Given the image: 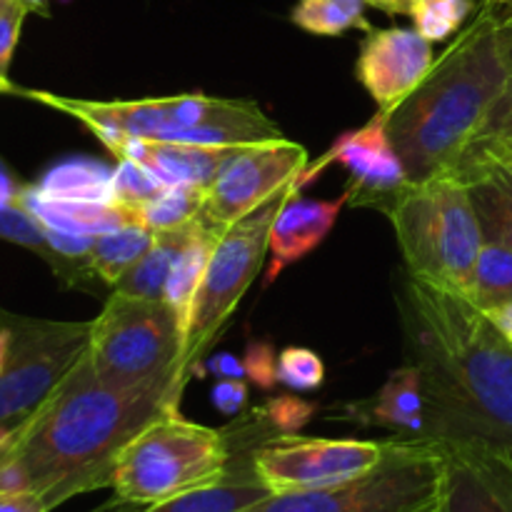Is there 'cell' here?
Wrapping results in <instances>:
<instances>
[{
	"instance_id": "6da1fadb",
	"label": "cell",
	"mask_w": 512,
	"mask_h": 512,
	"mask_svg": "<svg viewBox=\"0 0 512 512\" xmlns=\"http://www.w3.org/2000/svg\"><path fill=\"white\" fill-rule=\"evenodd\" d=\"M408 363L425 395L423 438L512 455V343L468 295L408 278L398 295Z\"/></svg>"
},
{
	"instance_id": "7a4b0ae2",
	"label": "cell",
	"mask_w": 512,
	"mask_h": 512,
	"mask_svg": "<svg viewBox=\"0 0 512 512\" xmlns=\"http://www.w3.org/2000/svg\"><path fill=\"white\" fill-rule=\"evenodd\" d=\"M183 385L185 375L170 373L138 388H113L80 358L18 438L10 463L23 488L43 495L50 510L108 488L125 445L165 410L178 408Z\"/></svg>"
},
{
	"instance_id": "3957f363",
	"label": "cell",
	"mask_w": 512,
	"mask_h": 512,
	"mask_svg": "<svg viewBox=\"0 0 512 512\" xmlns=\"http://www.w3.org/2000/svg\"><path fill=\"white\" fill-rule=\"evenodd\" d=\"M505 80L500 15L480 3L423 83L385 115L390 143L413 183L455 168L478 143Z\"/></svg>"
},
{
	"instance_id": "277c9868",
	"label": "cell",
	"mask_w": 512,
	"mask_h": 512,
	"mask_svg": "<svg viewBox=\"0 0 512 512\" xmlns=\"http://www.w3.org/2000/svg\"><path fill=\"white\" fill-rule=\"evenodd\" d=\"M383 213L393 223L408 275L470 298L485 235L458 170L410 180Z\"/></svg>"
},
{
	"instance_id": "5b68a950",
	"label": "cell",
	"mask_w": 512,
	"mask_h": 512,
	"mask_svg": "<svg viewBox=\"0 0 512 512\" xmlns=\"http://www.w3.org/2000/svg\"><path fill=\"white\" fill-rule=\"evenodd\" d=\"M230 458L223 430L190 423L178 408H170L125 445L108 488L118 503L148 508L223 480L230 473Z\"/></svg>"
},
{
	"instance_id": "8992f818",
	"label": "cell",
	"mask_w": 512,
	"mask_h": 512,
	"mask_svg": "<svg viewBox=\"0 0 512 512\" xmlns=\"http://www.w3.org/2000/svg\"><path fill=\"white\" fill-rule=\"evenodd\" d=\"M445 483L440 440L393 438L373 473L308 493L268 495L243 512H438Z\"/></svg>"
},
{
	"instance_id": "52a82bcc",
	"label": "cell",
	"mask_w": 512,
	"mask_h": 512,
	"mask_svg": "<svg viewBox=\"0 0 512 512\" xmlns=\"http://www.w3.org/2000/svg\"><path fill=\"white\" fill-rule=\"evenodd\" d=\"M90 323L83 358L103 383L138 388L170 373L185 375L180 370L183 333L168 300L113 293Z\"/></svg>"
},
{
	"instance_id": "ba28073f",
	"label": "cell",
	"mask_w": 512,
	"mask_h": 512,
	"mask_svg": "<svg viewBox=\"0 0 512 512\" xmlns=\"http://www.w3.org/2000/svg\"><path fill=\"white\" fill-rule=\"evenodd\" d=\"M293 188L275 195L273 200H268L258 210L240 218L238 223L228 225L215 240L198 298H195L188 345H185L183 360H180V370L185 375H188L190 365L198 363L205 350L213 345L215 335L228 323L233 310L243 300L245 290L258 278L265 255L270 250L273 220Z\"/></svg>"
},
{
	"instance_id": "9c48e42d",
	"label": "cell",
	"mask_w": 512,
	"mask_h": 512,
	"mask_svg": "<svg viewBox=\"0 0 512 512\" xmlns=\"http://www.w3.org/2000/svg\"><path fill=\"white\" fill-rule=\"evenodd\" d=\"M390 440L280 433L253 450L250 470L273 495L338 488L373 473L388 455Z\"/></svg>"
},
{
	"instance_id": "30bf717a",
	"label": "cell",
	"mask_w": 512,
	"mask_h": 512,
	"mask_svg": "<svg viewBox=\"0 0 512 512\" xmlns=\"http://www.w3.org/2000/svg\"><path fill=\"white\" fill-rule=\"evenodd\" d=\"M13 345L0 373V423L33 415L83 358L93 323H50L10 315Z\"/></svg>"
},
{
	"instance_id": "8fae6325",
	"label": "cell",
	"mask_w": 512,
	"mask_h": 512,
	"mask_svg": "<svg viewBox=\"0 0 512 512\" xmlns=\"http://www.w3.org/2000/svg\"><path fill=\"white\" fill-rule=\"evenodd\" d=\"M18 95H25V98L38 100V103L73 115L115 158H120L128 138L168 140L175 133L210 123L228 108L225 98H208L203 93L145 100H113V103L68 98V95L25 88H18Z\"/></svg>"
},
{
	"instance_id": "7c38bea8",
	"label": "cell",
	"mask_w": 512,
	"mask_h": 512,
	"mask_svg": "<svg viewBox=\"0 0 512 512\" xmlns=\"http://www.w3.org/2000/svg\"><path fill=\"white\" fill-rule=\"evenodd\" d=\"M308 150L283 138L245 145L203 190V218L225 230L303 178Z\"/></svg>"
},
{
	"instance_id": "4fadbf2b",
	"label": "cell",
	"mask_w": 512,
	"mask_h": 512,
	"mask_svg": "<svg viewBox=\"0 0 512 512\" xmlns=\"http://www.w3.org/2000/svg\"><path fill=\"white\" fill-rule=\"evenodd\" d=\"M433 63V43L415 28L368 30L355 75L385 118L423 83Z\"/></svg>"
},
{
	"instance_id": "5bb4252c",
	"label": "cell",
	"mask_w": 512,
	"mask_h": 512,
	"mask_svg": "<svg viewBox=\"0 0 512 512\" xmlns=\"http://www.w3.org/2000/svg\"><path fill=\"white\" fill-rule=\"evenodd\" d=\"M333 160H338L348 170V200L353 205L385 210V205L410 183L380 113H375V118L363 128L340 135L325 163H333Z\"/></svg>"
},
{
	"instance_id": "9a60e30c",
	"label": "cell",
	"mask_w": 512,
	"mask_h": 512,
	"mask_svg": "<svg viewBox=\"0 0 512 512\" xmlns=\"http://www.w3.org/2000/svg\"><path fill=\"white\" fill-rule=\"evenodd\" d=\"M443 443V440H440ZM438 512H512V455L475 443H443Z\"/></svg>"
},
{
	"instance_id": "2e32d148",
	"label": "cell",
	"mask_w": 512,
	"mask_h": 512,
	"mask_svg": "<svg viewBox=\"0 0 512 512\" xmlns=\"http://www.w3.org/2000/svg\"><path fill=\"white\" fill-rule=\"evenodd\" d=\"M345 203L348 193L340 195L338 200H308L300 198L298 188L290 190L288 200L270 228V268L265 280L273 283L288 265L313 253L328 238Z\"/></svg>"
},
{
	"instance_id": "e0dca14e",
	"label": "cell",
	"mask_w": 512,
	"mask_h": 512,
	"mask_svg": "<svg viewBox=\"0 0 512 512\" xmlns=\"http://www.w3.org/2000/svg\"><path fill=\"white\" fill-rule=\"evenodd\" d=\"M455 170L468 185L485 240L512 250V163L490 150L470 148Z\"/></svg>"
},
{
	"instance_id": "ac0fdd59",
	"label": "cell",
	"mask_w": 512,
	"mask_h": 512,
	"mask_svg": "<svg viewBox=\"0 0 512 512\" xmlns=\"http://www.w3.org/2000/svg\"><path fill=\"white\" fill-rule=\"evenodd\" d=\"M235 153H238V148L170 143V140L153 138H128L120 158L138 160L163 185H195V188L205 190L218 178L223 165Z\"/></svg>"
},
{
	"instance_id": "d6986e66",
	"label": "cell",
	"mask_w": 512,
	"mask_h": 512,
	"mask_svg": "<svg viewBox=\"0 0 512 512\" xmlns=\"http://www.w3.org/2000/svg\"><path fill=\"white\" fill-rule=\"evenodd\" d=\"M345 418L398 430V433H405L403 438H423L425 395L418 368L413 363H405L403 368L393 370L373 398L348 405Z\"/></svg>"
},
{
	"instance_id": "ffe728a7",
	"label": "cell",
	"mask_w": 512,
	"mask_h": 512,
	"mask_svg": "<svg viewBox=\"0 0 512 512\" xmlns=\"http://www.w3.org/2000/svg\"><path fill=\"white\" fill-rule=\"evenodd\" d=\"M18 205H23L45 228L65 230V233L78 235H93V238L140 220L135 210L125 208L120 203H90V200L50 198V195L40 193L35 185H23Z\"/></svg>"
},
{
	"instance_id": "44dd1931",
	"label": "cell",
	"mask_w": 512,
	"mask_h": 512,
	"mask_svg": "<svg viewBox=\"0 0 512 512\" xmlns=\"http://www.w3.org/2000/svg\"><path fill=\"white\" fill-rule=\"evenodd\" d=\"M220 233H223V230L205 223V218L188 225V228L183 230V238H180V248L178 253H175L173 268H170L168 285H165V300H168V305L173 308V313L178 315L180 333H183V353L185 345H188L195 298H198V290L200 283H203L205 268H208L210 253H213V245Z\"/></svg>"
},
{
	"instance_id": "7402d4cb",
	"label": "cell",
	"mask_w": 512,
	"mask_h": 512,
	"mask_svg": "<svg viewBox=\"0 0 512 512\" xmlns=\"http://www.w3.org/2000/svg\"><path fill=\"white\" fill-rule=\"evenodd\" d=\"M268 495L273 493L255 478L253 470H248L240 475L228 473L218 483L188 490L158 505H148L140 512H243Z\"/></svg>"
},
{
	"instance_id": "603a6c76",
	"label": "cell",
	"mask_w": 512,
	"mask_h": 512,
	"mask_svg": "<svg viewBox=\"0 0 512 512\" xmlns=\"http://www.w3.org/2000/svg\"><path fill=\"white\" fill-rule=\"evenodd\" d=\"M35 188L50 198L90 200V203H115L113 170L98 160H63L43 175Z\"/></svg>"
},
{
	"instance_id": "cb8c5ba5",
	"label": "cell",
	"mask_w": 512,
	"mask_h": 512,
	"mask_svg": "<svg viewBox=\"0 0 512 512\" xmlns=\"http://www.w3.org/2000/svg\"><path fill=\"white\" fill-rule=\"evenodd\" d=\"M153 240L155 233L140 220L98 235L93 243V253H90V268H93L95 278L115 285L123 278L125 270L133 268L148 253Z\"/></svg>"
},
{
	"instance_id": "d4e9b609",
	"label": "cell",
	"mask_w": 512,
	"mask_h": 512,
	"mask_svg": "<svg viewBox=\"0 0 512 512\" xmlns=\"http://www.w3.org/2000/svg\"><path fill=\"white\" fill-rule=\"evenodd\" d=\"M183 230L155 233V240L148 248V253L133 268L125 270L123 278L115 283V293L133 295V298L165 300V285H168V275L170 268H173L175 253L180 248Z\"/></svg>"
},
{
	"instance_id": "484cf974",
	"label": "cell",
	"mask_w": 512,
	"mask_h": 512,
	"mask_svg": "<svg viewBox=\"0 0 512 512\" xmlns=\"http://www.w3.org/2000/svg\"><path fill=\"white\" fill-rule=\"evenodd\" d=\"M140 223L153 233L183 230L203 218V188L195 185H165L158 195L135 208Z\"/></svg>"
},
{
	"instance_id": "4316f807",
	"label": "cell",
	"mask_w": 512,
	"mask_h": 512,
	"mask_svg": "<svg viewBox=\"0 0 512 512\" xmlns=\"http://www.w3.org/2000/svg\"><path fill=\"white\" fill-rule=\"evenodd\" d=\"M470 300L480 310H493L512 303V250L485 240L478 255L470 285Z\"/></svg>"
},
{
	"instance_id": "83f0119b",
	"label": "cell",
	"mask_w": 512,
	"mask_h": 512,
	"mask_svg": "<svg viewBox=\"0 0 512 512\" xmlns=\"http://www.w3.org/2000/svg\"><path fill=\"white\" fill-rule=\"evenodd\" d=\"M365 0H298L290 18L313 35H343L350 28L373 30L363 15Z\"/></svg>"
},
{
	"instance_id": "f1b7e54d",
	"label": "cell",
	"mask_w": 512,
	"mask_h": 512,
	"mask_svg": "<svg viewBox=\"0 0 512 512\" xmlns=\"http://www.w3.org/2000/svg\"><path fill=\"white\" fill-rule=\"evenodd\" d=\"M478 10L475 0H413L410 18L415 30L430 43L448 40L450 35L460 33L465 20Z\"/></svg>"
},
{
	"instance_id": "f546056e",
	"label": "cell",
	"mask_w": 512,
	"mask_h": 512,
	"mask_svg": "<svg viewBox=\"0 0 512 512\" xmlns=\"http://www.w3.org/2000/svg\"><path fill=\"white\" fill-rule=\"evenodd\" d=\"M0 238L20 245V248L33 250L38 258H43L55 270V275L60 273V260L55 250L50 248L45 225L35 220L23 205H0Z\"/></svg>"
},
{
	"instance_id": "4dcf8cb0",
	"label": "cell",
	"mask_w": 512,
	"mask_h": 512,
	"mask_svg": "<svg viewBox=\"0 0 512 512\" xmlns=\"http://www.w3.org/2000/svg\"><path fill=\"white\" fill-rule=\"evenodd\" d=\"M278 383L298 393H310L325 383V363L310 348H285L278 355Z\"/></svg>"
},
{
	"instance_id": "1f68e13d",
	"label": "cell",
	"mask_w": 512,
	"mask_h": 512,
	"mask_svg": "<svg viewBox=\"0 0 512 512\" xmlns=\"http://www.w3.org/2000/svg\"><path fill=\"white\" fill-rule=\"evenodd\" d=\"M165 185L150 173L145 165H140L133 158H118V168L113 170V193L115 203L125 205V208L135 210L158 195Z\"/></svg>"
},
{
	"instance_id": "d6a6232c",
	"label": "cell",
	"mask_w": 512,
	"mask_h": 512,
	"mask_svg": "<svg viewBox=\"0 0 512 512\" xmlns=\"http://www.w3.org/2000/svg\"><path fill=\"white\" fill-rule=\"evenodd\" d=\"M500 48H503L508 80H505L503 95H500L498 103H495L493 113H490L478 143H485V140L512 138V15H508V18H500Z\"/></svg>"
},
{
	"instance_id": "836d02e7",
	"label": "cell",
	"mask_w": 512,
	"mask_h": 512,
	"mask_svg": "<svg viewBox=\"0 0 512 512\" xmlns=\"http://www.w3.org/2000/svg\"><path fill=\"white\" fill-rule=\"evenodd\" d=\"M258 415L268 420L278 433H298L315 415V405L298 395H278V398H270Z\"/></svg>"
},
{
	"instance_id": "e575fe53",
	"label": "cell",
	"mask_w": 512,
	"mask_h": 512,
	"mask_svg": "<svg viewBox=\"0 0 512 512\" xmlns=\"http://www.w3.org/2000/svg\"><path fill=\"white\" fill-rule=\"evenodd\" d=\"M243 368L245 375H248L258 388L270 390L278 383V353H275L270 343L253 340V343L245 348Z\"/></svg>"
},
{
	"instance_id": "d590c367",
	"label": "cell",
	"mask_w": 512,
	"mask_h": 512,
	"mask_svg": "<svg viewBox=\"0 0 512 512\" xmlns=\"http://www.w3.org/2000/svg\"><path fill=\"white\" fill-rule=\"evenodd\" d=\"M30 13L25 0H10L0 8V75L8 78V65L13 60V50L18 45L20 28H23L25 15Z\"/></svg>"
},
{
	"instance_id": "8d00e7d4",
	"label": "cell",
	"mask_w": 512,
	"mask_h": 512,
	"mask_svg": "<svg viewBox=\"0 0 512 512\" xmlns=\"http://www.w3.org/2000/svg\"><path fill=\"white\" fill-rule=\"evenodd\" d=\"M210 398L223 415H240L248 405V385L243 378H218Z\"/></svg>"
},
{
	"instance_id": "74e56055",
	"label": "cell",
	"mask_w": 512,
	"mask_h": 512,
	"mask_svg": "<svg viewBox=\"0 0 512 512\" xmlns=\"http://www.w3.org/2000/svg\"><path fill=\"white\" fill-rule=\"evenodd\" d=\"M0 512H50L48 500L33 490L0 495Z\"/></svg>"
},
{
	"instance_id": "f35d334b",
	"label": "cell",
	"mask_w": 512,
	"mask_h": 512,
	"mask_svg": "<svg viewBox=\"0 0 512 512\" xmlns=\"http://www.w3.org/2000/svg\"><path fill=\"white\" fill-rule=\"evenodd\" d=\"M210 370H213L218 378H243L245 368L238 358H233L230 353H220L210 358Z\"/></svg>"
},
{
	"instance_id": "ab89813d",
	"label": "cell",
	"mask_w": 512,
	"mask_h": 512,
	"mask_svg": "<svg viewBox=\"0 0 512 512\" xmlns=\"http://www.w3.org/2000/svg\"><path fill=\"white\" fill-rule=\"evenodd\" d=\"M485 315L493 320L495 328H498L500 333H503L505 338L512 343V303L498 305V308H493V310H485Z\"/></svg>"
},
{
	"instance_id": "60d3db41",
	"label": "cell",
	"mask_w": 512,
	"mask_h": 512,
	"mask_svg": "<svg viewBox=\"0 0 512 512\" xmlns=\"http://www.w3.org/2000/svg\"><path fill=\"white\" fill-rule=\"evenodd\" d=\"M10 345H13V325H10V315L0 313V373H3L5 363H8Z\"/></svg>"
},
{
	"instance_id": "b9f144b4",
	"label": "cell",
	"mask_w": 512,
	"mask_h": 512,
	"mask_svg": "<svg viewBox=\"0 0 512 512\" xmlns=\"http://www.w3.org/2000/svg\"><path fill=\"white\" fill-rule=\"evenodd\" d=\"M365 3L390 15H410L413 8V0H365Z\"/></svg>"
},
{
	"instance_id": "7bdbcfd3",
	"label": "cell",
	"mask_w": 512,
	"mask_h": 512,
	"mask_svg": "<svg viewBox=\"0 0 512 512\" xmlns=\"http://www.w3.org/2000/svg\"><path fill=\"white\" fill-rule=\"evenodd\" d=\"M473 148L490 150V153L498 155V158H503V160H508V163H512V140H485V143L473 145Z\"/></svg>"
},
{
	"instance_id": "ee69618b",
	"label": "cell",
	"mask_w": 512,
	"mask_h": 512,
	"mask_svg": "<svg viewBox=\"0 0 512 512\" xmlns=\"http://www.w3.org/2000/svg\"><path fill=\"white\" fill-rule=\"evenodd\" d=\"M28 423H30V415L25 420H15V423H0V448L8 445L13 438H18Z\"/></svg>"
},
{
	"instance_id": "f6af8a7d",
	"label": "cell",
	"mask_w": 512,
	"mask_h": 512,
	"mask_svg": "<svg viewBox=\"0 0 512 512\" xmlns=\"http://www.w3.org/2000/svg\"><path fill=\"white\" fill-rule=\"evenodd\" d=\"M483 3L488 5V8H493L500 18H508V15H512V0H483Z\"/></svg>"
},
{
	"instance_id": "bcb514c9",
	"label": "cell",
	"mask_w": 512,
	"mask_h": 512,
	"mask_svg": "<svg viewBox=\"0 0 512 512\" xmlns=\"http://www.w3.org/2000/svg\"><path fill=\"white\" fill-rule=\"evenodd\" d=\"M25 428H28V425H25ZM20 435H23V433H20ZM20 435H18V438H20ZM18 438H13L8 445H3V448H0V468H3V465L8 463L10 455L15 453V445H18Z\"/></svg>"
},
{
	"instance_id": "7dc6e473",
	"label": "cell",
	"mask_w": 512,
	"mask_h": 512,
	"mask_svg": "<svg viewBox=\"0 0 512 512\" xmlns=\"http://www.w3.org/2000/svg\"><path fill=\"white\" fill-rule=\"evenodd\" d=\"M0 93H15V95H18V85H13L8 78H5V75H0Z\"/></svg>"
},
{
	"instance_id": "c3c4849f",
	"label": "cell",
	"mask_w": 512,
	"mask_h": 512,
	"mask_svg": "<svg viewBox=\"0 0 512 512\" xmlns=\"http://www.w3.org/2000/svg\"><path fill=\"white\" fill-rule=\"evenodd\" d=\"M30 10H45V0H25Z\"/></svg>"
},
{
	"instance_id": "681fc988",
	"label": "cell",
	"mask_w": 512,
	"mask_h": 512,
	"mask_svg": "<svg viewBox=\"0 0 512 512\" xmlns=\"http://www.w3.org/2000/svg\"><path fill=\"white\" fill-rule=\"evenodd\" d=\"M113 508V505H105V508H100V510H93V512H105V510H110Z\"/></svg>"
},
{
	"instance_id": "f907efd6",
	"label": "cell",
	"mask_w": 512,
	"mask_h": 512,
	"mask_svg": "<svg viewBox=\"0 0 512 512\" xmlns=\"http://www.w3.org/2000/svg\"><path fill=\"white\" fill-rule=\"evenodd\" d=\"M10 3V0H0V8H3V5H8Z\"/></svg>"
},
{
	"instance_id": "816d5d0a",
	"label": "cell",
	"mask_w": 512,
	"mask_h": 512,
	"mask_svg": "<svg viewBox=\"0 0 512 512\" xmlns=\"http://www.w3.org/2000/svg\"><path fill=\"white\" fill-rule=\"evenodd\" d=\"M0 170H5V163H3V160H0Z\"/></svg>"
},
{
	"instance_id": "f5cc1de1",
	"label": "cell",
	"mask_w": 512,
	"mask_h": 512,
	"mask_svg": "<svg viewBox=\"0 0 512 512\" xmlns=\"http://www.w3.org/2000/svg\"><path fill=\"white\" fill-rule=\"evenodd\" d=\"M508 140H512V138H508Z\"/></svg>"
}]
</instances>
